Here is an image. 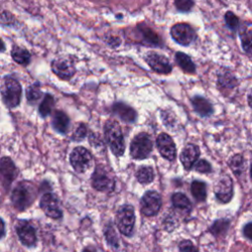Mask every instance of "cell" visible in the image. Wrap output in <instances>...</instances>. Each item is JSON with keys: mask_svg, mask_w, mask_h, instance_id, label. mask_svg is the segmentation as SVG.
<instances>
[{"mask_svg": "<svg viewBox=\"0 0 252 252\" xmlns=\"http://www.w3.org/2000/svg\"><path fill=\"white\" fill-rule=\"evenodd\" d=\"M39 208L44 215L52 220H61L63 211L59 206V200L53 192H44L39 200Z\"/></svg>", "mask_w": 252, "mask_h": 252, "instance_id": "8fae6325", "label": "cell"}, {"mask_svg": "<svg viewBox=\"0 0 252 252\" xmlns=\"http://www.w3.org/2000/svg\"><path fill=\"white\" fill-rule=\"evenodd\" d=\"M39 189L29 180H21L13 188L10 201L15 210L24 212L29 209L35 201Z\"/></svg>", "mask_w": 252, "mask_h": 252, "instance_id": "6da1fadb", "label": "cell"}, {"mask_svg": "<svg viewBox=\"0 0 252 252\" xmlns=\"http://www.w3.org/2000/svg\"><path fill=\"white\" fill-rule=\"evenodd\" d=\"M51 124H52L53 129L56 132H58L60 134H66L70 127V119L64 111L55 110V112L52 116Z\"/></svg>", "mask_w": 252, "mask_h": 252, "instance_id": "7402d4cb", "label": "cell"}, {"mask_svg": "<svg viewBox=\"0 0 252 252\" xmlns=\"http://www.w3.org/2000/svg\"><path fill=\"white\" fill-rule=\"evenodd\" d=\"M20 242L27 248H34L37 245L36 229L28 220H19L15 225Z\"/></svg>", "mask_w": 252, "mask_h": 252, "instance_id": "9c48e42d", "label": "cell"}, {"mask_svg": "<svg viewBox=\"0 0 252 252\" xmlns=\"http://www.w3.org/2000/svg\"><path fill=\"white\" fill-rule=\"evenodd\" d=\"M136 179L140 184L143 185H147L150 184L154 181L156 174H155V170L152 166L150 165H142L138 168V170L136 171Z\"/></svg>", "mask_w": 252, "mask_h": 252, "instance_id": "f1b7e54d", "label": "cell"}, {"mask_svg": "<svg viewBox=\"0 0 252 252\" xmlns=\"http://www.w3.org/2000/svg\"><path fill=\"white\" fill-rule=\"evenodd\" d=\"M82 252H97V251H96L95 247H94L93 245H88V246H86V247L82 250Z\"/></svg>", "mask_w": 252, "mask_h": 252, "instance_id": "60d3db41", "label": "cell"}, {"mask_svg": "<svg viewBox=\"0 0 252 252\" xmlns=\"http://www.w3.org/2000/svg\"><path fill=\"white\" fill-rule=\"evenodd\" d=\"M87 133H88V128L84 123H81L76 130L74 131L73 135H72V140L75 142H80L83 141L86 137H87Z\"/></svg>", "mask_w": 252, "mask_h": 252, "instance_id": "74e56055", "label": "cell"}, {"mask_svg": "<svg viewBox=\"0 0 252 252\" xmlns=\"http://www.w3.org/2000/svg\"><path fill=\"white\" fill-rule=\"evenodd\" d=\"M70 164L78 173H85L93 164V156L89 150L84 147H75L69 157Z\"/></svg>", "mask_w": 252, "mask_h": 252, "instance_id": "52a82bcc", "label": "cell"}, {"mask_svg": "<svg viewBox=\"0 0 252 252\" xmlns=\"http://www.w3.org/2000/svg\"><path fill=\"white\" fill-rule=\"evenodd\" d=\"M249 175H250V178L252 180V158H251V160H250V167H249Z\"/></svg>", "mask_w": 252, "mask_h": 252, "instance_id": "7bdbcfd3", "label": "cell"}, {"mask_svg": "<svg viewBox=\"0 0 252 252\" xmlns=\"http://www.w3.org/2000/svg\"><path fill=\"white\" fill-rule=\"evenodd\" d=\"M54 97L52 94H45L41 102L39 103V106H38V113L41 117H46L48 116L51 111H52V108L54 106Z\"/></svg>", "mask_w": 252, "mask_h": 252, "instance_id": "d6a6232c", "label": "cell"}, {"mask_svg": "<svg viewBox=\"0 0 252 252\" xmlns=\"http://www.w3.org/2000/svg\"><path fill=\"white\" fill-rule=\"evenodd\" d=\"M228 167L235 176H240L245 170V158L242 154H234L227 160Z\"/></svg>", "mask_w": 252, "mask_h": 252, "instance_id": "83f0119b", "label": "cell"}, {"mask_svg": "<svg viewBox=\"0 0 252 252\" xmlns=\"http://www.w3.org/2000/svg\"><path fill=\"white\" fill-rule=\"evenodd\" d=\"M230 223H231V220L229 219H226V218L217 219L208 227V231L216 238L224 237L229 229Z\"/></svg>", "mask_w": 252, "mask_h": 252, "instance_id": "603a6c76", "label": "cell"}, {"mask_svg": "<svg viewBox=\"0 0 252 252\" xmlns=\"http://www.w3.org/2000/svg\"><path fill=\"white\" fill-rule=\"evenodd\" d=\"M201 155V151L199 146L189 143L181 151L180 154V161L184 167L185 170H191L193 169L196 162L199 160Z\"/></svg>", "mask_w": 252, "mask_h": 252, "instance_id": "ac0fdd59", "label": "cell"}, {"mask_svg": "<svg viewBox=\"0 0 252 252\" xmlns=\"http://www.w3.org/2000/svg\"><path fill=\"white\" fill-rule=\"evenodd\" d=\"M190 192L197 202H205L208 196L207 183L200 179H194L190 184Z\"/></svg>", "mask_w": 252, "mask_h": 252, "instance_id": "d4e9b609", "label": "cell"}, {"mask_svg": "<svg viewBox=\"0 0 252 252\" xmlns=\"http://www.w3.org/2000/svg\"><path fill=\"white\" fill-rule=\"evenodd\" d=\"M216 200L220 204L229 203L234 195V186L231 177L227 174L220 176L214 186Z\"/></svg>", "mask_w": 252, "mask_h": 252, "instance_id": "7c38bea8", "label": "cell"}, {"mask_svg": "<svg viewBox=\"0 0 252 252\" xmlns=\"http://www.w3.org/2000/svg\"><path fill=\"white\" fill-rule=\"evenodd\" d=\"M156 144L158 153L164 159L168 161H173L176 158V146L174 141L168 134L160 133L156 140Z\"/></svg>", "mask_w": 252, "mask_h": 252, "instance_id": "2e32d148", "label": "cell"}, {"mask_svg": "<svg viewBox=\"0 0 252 252\" xmlns=\"http://www.w3.org/2000/svg\"><path fill=\"white\" fill-rule=\"evenodd\" d=\"M174 5L178 11L186 13L192 10V8L195 5V1L194 0H174Z\"/></svg>", "mask_w": 252, "mask_h": 252, "instance_id": "8d00e7d4", "label": "cell"}, {"mask_svg": "<svg viewBox=\"0 0 252 252\" xmlns=\"http://www.w3.org/2000/svg\"><path fill=\"white\" fill-rule=\"evenodd\" d=\"M103 236L107 243V245L112 248L113 250L119 249V237L116 231V228L114 227V224L111 220H108L106 224L103 227Z\"/></svg>", "mask_w": 252, "mask_h": 252, "instance_id": "484cf974", "label": "cell"}, {"mask_svg": "<svg viewBox=\"0 0 252 252\" xmlns=\"http://www.w3.org/2000/svg\"><path fill=\"white\" fill-rule=\"evenodd\" d=\"M171 205L178 211L185 214H190L192 211V203L189 198L182 192H175L170 197Z\"/></svg>", "mask_w": 252, "mask_h": 252, "instance_id": "cb8c5ba5", "label": "cell"}, {"mask_svg": "<svg viewBox=\"0 0 252 252\" xmlns=\"http://www.w3.org/2000/svg\"><path fill=\"white\" fill-rule=\"evenodd\" d=\"M191 103L194 111L202 118H208L215 112L213 103L205 96L196 94L191 97Z\"/></svg>", "mask_w": 252, "mask_h": 252, "instance_id": "ffe728a7", "label": "cell"}, {"mask_svg": "<svg viewBox=\"0 0 252 252\" xmlns=\"http://www.w3.org/2000/svg\"><path fill=\"white\" fill-rule=\"evenodd\" d=\"M112 112L125 123H134L137 120V112L130 105L118 101L112 104Z\"/></svg>", "mask_w": 252, "mask_h": 252, "instance_id": "44dd1931", "label": "cell"}, {"mask_svg": "<svg viewBox=\"0 0 252 252\" xmlns=\"http://www.w3.org/2000/svg\"><path fill=\"white\" fill-rule=\"evenodd\" d=\"M162 206L160 194L155 190L146 191L140 200V212L145 217L157 216Z\"/></svg>", "mask_w": 252, "mask_h": 252, "instance_id": "ba28073f", "label": "cell"}, {"mask_svg": "<svg viewBox=\"0 0 252 252\" xmlns=\"http://www.w3.org/2000/svg\"><path fill=\"white\" fill-rule=\"evenodd\" d=\"M223 20H224V24L225 27L227 28V30L232 33V34H236L238 33L241 22L239 17L232 11L228 10L224 13L223 15Z\"/></svg>", "mask_w": 252, "mask_h": 252, "instance_id": "f546056e", "label": "cell"}, {"mask_svg": "<svg viewBox=\"0 0 252 252\" xmlns=\"http://www.w3.org/2000/svg\"><path fill=\"white\" fill-rule=\"evenodd\" d=\"M193 169L199 173H202V174H208V173H211L213 171V167H212V164L205 158H201L199 159L196 164L194 165Z\"/></svg>", "mask_w": 252, "mask_h": 252, "instance_id": "e575fe53", "label": "cell"}, {"mask_svg": "<svg viewBox=\"0 0 252 252\" xmlns=\"http://www.w3.org/2000/svg\"><path fill=\"white\" fill-rule=\"evenodd\" d=\"M153 151L151 136L146 132L137 134L130 143V156L134 159H146Z\"/></svg>", "mask_w": 252, "mask_h": 252, "instance_id": "8992f818", "label": "cell"}, {"mask_svg": "<svg viewBox=\"0 0 252 252\" xmlns=\"http://www.w3.org/2000/svg\"><path fill=\"white\" fill-rule=\"evenodd\" d=\"M19 170L10 157H2L0 160V176L1 187L4 192H8L12 183L15 181Z\"/></svg>", "mask_w": 252, "mask_h": 252, "instance_id": "5bb4252c", "label": "cell"}, {"mask_svg": "<svg viewBox=\"0 0 252 252\" xmlns=\"http://www.w3.org/2000/svg\"><path fill=\"white\" fill-rule=\"evenodd\" d=\"M170 35L176 43L182 46L190 45L197 37L196 31L192 26L186 23H177L173 25L170 29Z\"/></svg>", "mask_w": 252, "mask_h": 252, "instance_id": "4fadbf2b", "label": "cell"}, {"mask_svg": "<svg viewBox=\"0 0 252 252\" xmlns=\"http://www.w3.org/2000/svg\"><path fill=\"white\" fill-rule=\"evenodd\" d=\"M91 184L96 191L110 193L115 189L116 181L111 169L102 164H98L95 166L91 176Z\"/></svg>", "mask_w": 252, "mask_h": 252, "instance_id": "277c9868", "label": "cell"}, {"mask_svg": "<svg viewBox=\"0 0 252 252\" xmlns=\"http://www.w3.org/2000/svg\"><path fill=\"white\" fill-rule=\"evenodd\" d=\"M239 86V81L234 73L227 67H221L217 73V87L222 95L227 96Z\"/></svg>", "mask_w": 252, "mask_h": 252, "instance_id": "30bf717a", "label": "cell"}, {"mask_svg": "<svg viewBox=\"0 0 252 252\" xmlns=\"http://www.w3.org/2000/svg\"><path fill=\"white\" fill-rule=\"evenodd\" d=\"M246 99H247V104H248V106L252 109V88H251V89L249 90V92L247 93Z\"/></svg>", "mask_w": 252, "mask_h": 252, "instance_id": "ab89813d", "label": "cell"}, {"mask_svg": "<svg viewBox=\"0 0 252 252\" xmlns=\"http://www.w3.org/2000/svg\"><path fill=\"white\" fill-rule=\"evenodd\" d=\"M175 62L180 67V69L187 74H194L196 72V65L192 61L191 57L183 52L175 53Z\"/></svg>", "mask_w": 252, "mask_h": 252, "instance_id": "4316f807", "label": "cell"}, {"mask_svg": "<svg viewBox=\"0 0 252 252\" xmlns=\"http://www.w3.org/2000/svg\"><path fill=\"white\" fill-rule=\"evenodd\" d=\"M145 60L147 64L154 70L155 72L158 74H168L171 72L172 67L168 59L157 52H149L145 56Z\"/></svg>", "mask_w": 252, "mask_h": 252, "instance_id": "e0dca14e", "label": "cell"}, {"mask_svg": "<svg viewBox=\"0 0 252 252\" xmlns=\"http://www.w3.org/2000/svg\"><path fill=\"white\" fill-rule=\"evenodd\" d=\"M103 134L111 153L115 157H122L125 152V141L119 123L115 120H107L103 126Z\"/></svg>", "mask_w": 252, "mask_h": 252, "instance_id": "7a4b0ae2", "label": "cell"}, {"mask_svg": "<svg viewBox=\"0 0 252 252\" xmlns=\"http://www.w3.org/2000/svg\"><path fill=\"white\" fill-rule=\"evenodd\" d=\"M11 56L13 60L23 66H27L31 62V53L23 47L20 46H13L11 50Z\"/></svg>", "mask_w": 252, "mask_h": 252, "instance_id": "4dcf8cb0", "label": "cell"}, {"mask_svg": "<svg viewBox=\"0 0 252 252\" xmlns=\"http://www.w3.org/2000/svg\"><path fill=\"white\" fill-rule=\"evenodd\" d=\"M1 222H2V234H1V237L4 238L5 234H6V223H5L4 219H1Z\"/></svg>", "mask_w": 252, "mask_h": 252, "instance_id": "b9f144b4", "label": "cell"}, {"mask_svg": "<svg viewBox=\"0 0 252 252\" xmlns=\"http://www.w3.org/2000/svg\"><path fill=\"white\" fill-rule=\"evenodd\" d=\"M139 32L143 36L145 42L152 46H158L160 43L158 35L149 28H139Z\"/></svg>", "mask_w": 252, "mask_h": 252, "instance_id": "836d02e7", "label": "cell"}, {"mask_svg": "<svg viewBox=\"0 0 252 252\" xmlns=\"http://www.w3.org/2000/svg\"><path fill=\"white\" fill-rule=\"evenodd\" d=\"M136 215L135 209L131 204L121 205L115 213V225L119 232L126 236L132 237L135 231Z\"/></svg>", "mask_w": 252, "mask_h": 252, "instance_id": "3957f363", "label": "cell"}, {"mask_svg": "<svg viewBox=\"0 0 252 252\" xmlns=\"http://www.w3.org/2000/svg\"><path fill=\"white\" fill-rule=\"evenodd\" d=\"M1 96L7 107H17L22 98V87L19 81L11 76L4 77L1 85Z\"/></svg>", "mask_w": 252, "mask_h": 252, "instance_id": "5b68a950", "label": "cell"}, {"mask_svg": "<svg viewBox=\"0 0 252 252\" xmlns=\"http://www.w3.org/2000/svg\"><path fill=\"white\" fill-rule=\"evenodd\" d=\"M242 235L249 241H252V221L246 222L242 226Z\"/></svg>", "mask_w": 252, "mask_h": 252, "instance_id": "f35d334b", "label": "cell"}, {"mask_svg": "<svg viewBox=\"0 0 252 252\" xmlns=\"http://www.w3.org/2000/svg\"><path fill=\"white\" fill-rule=\"evenodd\" d=\"M238 36L243 52L252 59V22L244 21L241 23Z\"/></svg>", "mask_w": 252, "mask_h": 252, "instance_id": "d6986e66", "label": "cell"}, {"mask_svg": "<svg viewBox=\"0 0 252 252\" xmlns=\"http://www.w3.org/2000/svg\"><path fill=\"white\" fill-rule=\"evenodd\" d=\"M52 72L62 80L71 79L76 73L74 61L67 57H59L51 62Z\"/></svg>", "mask_w": 252, "mask_h": 252, "instance_id": "9a60e30c", "label": "cell"}, {"mask_svg": "<svg viewBox=\"0 0 252 252\" xmlns=\"http://www.w3.org/2000/svg\"><path fill=\"white\" fill-rule=\"evenodd\" d=\"M42 94L39 83H34L26 89V97L30 104L36 103L41 98Z\"/></svg>", "mask_w": 252, "mask_h": 252, "instance_id": "1f68e13d", "label": "cell"}, {"mask_svg": "<svg viewBox=\"0 0 252 252\" xmlns=\"http://www.w3.org/2000/svg\"><path fill=\"white\" fill-rule=\"evenodd\" d=\"M178 251L179 252H199V248L190 239H182L178 243Z\"/></svg>", "mask_w": 252, "mask_h": 252, "instance_id": "d590c367", "label": "cell"}]
</instances>
